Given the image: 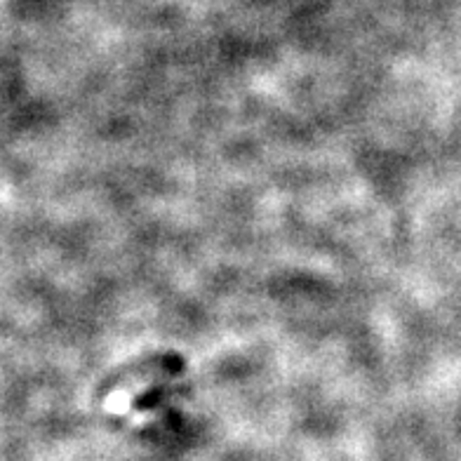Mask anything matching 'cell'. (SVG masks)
Returning <instances> with one entry per match:
<instances>
[{
  "instance_id": "6da1fadb",
  "label": "cell",
  "mask_w": 461,
  "mask_h": 461,
  "mask_svg": "<svg viewBox=\"0 0 461 461\" xmlns=\"http://www.w3.org/2000/svg\"><path fill=\"white\" fill-rule=\"evenodd\" d=\"M184 372V358L176 353H156L140 363L128 365L125 370L113 375L102 393L104 405L109 410H122L141 391L151 389L156 384L176 379Z\"/></svg>"
}]
</instances>
